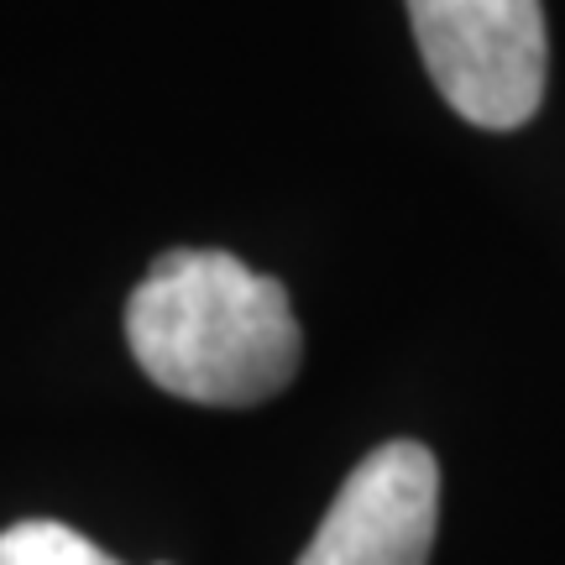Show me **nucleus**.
I'll list each match as a JSON object with an SVG mask.
<instances>
[{
  "mask_svg": "<svg viewBox=\"0 0 565 565\" xmlns=\"http://www.w3.org/2000/svg\"><path fill=\"white\" fill-rule=\"evenodd\" d=\"M137 366L183 404L246 408L294 383L303 330L288 288L231 252H162L126 303Z\"/></svg>",
  "mask_w": 565,
  "mask_h": 565,
  "instance_id": "f257e3e1",
  "label": "nucleus"
},
{
  "mask_svg": "<svg viewBox=\"0 0 565 565\" xmlns=\"http://www.w3.org/2000/svg\"><path fill=\"white\" fill-rule=\"evenodd\" d=\"M408 26L435 89L461 121L482 131L534 121L550 79L540 0H408Z\"/></svg>",
  "mask_w": 565,
  "mask_h": 565,
  "instance_id": "f03ea898",
  "label": "nucleus"
},
{
  "mask_svg": "<svg viewBox=\"0 0 565 565\" xmlns=\"http://www.w3.org/2000/svg\"><path fill=\"white\" fill-rule=\"evenodd\" d=\"M440 466L419 440H387L341 482L299 565H429Z\"/></svg>",
  "mask_w": 565,
  "mask_h": 565,
  "instance_id": "7ed1b4c3",
  "label": "nucleus"
},
{
  "mask_svg": "<svg viewBox=\"0 0 565 565\" xmlns=\"http://www.w3.org/2000/svg\"><path fill=\"white\" fill-rule=\"evenodd\" d=\"M0 565H121L100 545H89L79 529L53 519H21L0 534Z\"/></svg>",
  "mask_w": 565,
  "mask_h": 565,
  "instance_id": "20e7f679",
  "label": "nucleus"
}]
</instances>
